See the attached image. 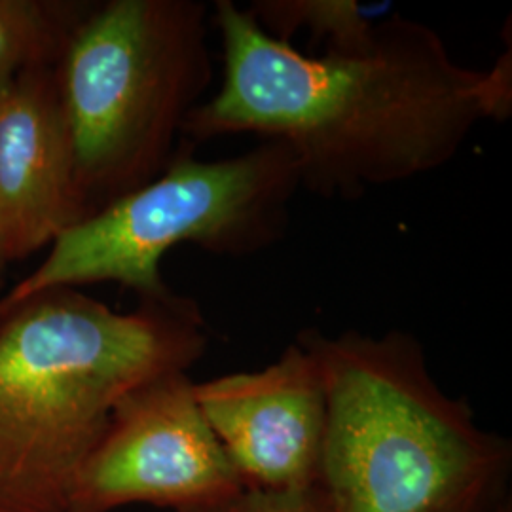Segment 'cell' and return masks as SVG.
<instances>
[{"label": "cell", "mask_w": 512, "mask_h": 512, "mask_svg": "<svg viewBox=\"0 0 512 512\" xmlns=\"http://www.w3.org/2000/svg\"><path fill=\"white\" fill-rule=\"evenodd\" d=\"M224 76L194 110L183 145L256 135L293 152L300 188L357 200L450 164L486 120L512 110L511 50L459 65L435 29L393 14L357 54H304L268 37L247 8L217 0Z\"/></svg>", "instance_id": "cell-1"}, {"label": "cell", "mask_w": 512, "mask_h": 512, "mask_svg": "<svg viewBox=\"0 0 512 512\" xmlns=\"http://www.w3.org/2000/svg\"><path fill=\"white\" fill-rule=\"evenodd\" d=\"M207 344L200 306L173 291L122 313L61 287L0 313V512H67L118 401Z\"/></svg>", "instance_id": "cell-2"}, {"label": "cell", "mask_w": 512, "mask_h": 512, "mask_svg": "<svg viewBox=\"0 0 512 512\" xmlns=\"http://www.w3.org/2000/svg\"><path fill=\"white\" fill-rule=\"evenodd\" d=\"M296 338L327 385L317 488L330 512H497L509 501L511 442L442 391L412 334Z\"/></svg>", "instance_id": "cell-3"}, {"label": "cell", "mask_w": 512, "mask_h": 512, "mask_svg": "<svg viewBox=\"0 0 512 512\" xmlns=\"http://www.w3.org/2000/svg\"><path fill=\"white\" fill-rule=\"evenodd\" d=\"M200 0L95 2L55 74L88 219L156 179L213 82Z\"/></svg>", "instance_id": "cell-4"}, {"label": "cell", "mask_w": 512, "mask_h": 512, "mask_svg": "<svg viewBox=\"0 0 512 512\" xmlns=\"http://www.w3.org/2000/svg\"><path fill=\"white\" fill-rule=\"evenodd\" d=\"M298 190L293 152L279 141L211 162L181 145L156 179L59 234L37 270L0 296V313L50 289L95 283L162 296L171 289L160 264L173 247L190 243L230 258L262 253L285 236Z\"/></svg>", "instance_id": "cell-5"}, {"label": "cell", "mask_w": 512, "mask_h": 512, "mask_svg": "<svg viewBox=\"0 0 512 512\" xmlns=\"http://www.w3.org/2000/svg\"><path fill=\"white\" fill-rule=\"evenodd\" d=\"M196 403L188 372L131 389L74 478L67 512H112L147 503L207 512L243 492Z\"/></svg>", "instance_id": "cell-6"}, {"label": "cell", "mask_w": 512, "mask_h": 512, "mask_svg": "<svg viewBox=\"0 0 512 512\" xmlns=\"http://www.w3.org/2000/svg\"><path fill=\"white\" fill-rule=\"evenodd\" d=\"M196 403L245 490L317 488L327 431V385L296 338L272 365L194 384Z\"/></svg>", "instance_id": "cell-7"}, {"label": "cell", "mask_w": 512, "mask_h": 512, "mask_svg": "<svg viewBox=\"0 0 512 512\" xmlns=\"http://www.w3.org/2000/svg\"><path fill=\"white\" fill-rule=\"evenodd\" d=\"M84 220L55 67L0 92V274Z\"/></svg>", "instance_id": "cell-8"}, {"label": "cell", "mask_w": 512, "mask_h": 512, "mask_svg": "<svg viewBox=\"0 0 512 512\" xmlns=\"http://www.w3.org/2000/svg\"><path fill=\"white\" fill-rule=\"evenodd\" d=\"M260 29L277 42L308 33L323 54H357L372 46L389 4L368 6L357 0H256L249 8Z\"/></svg>", "instance_id": "cell-9"}, {"label": "cell", "mask_w": 512, "mask_h": 512, "mask_svg": "<svg viewBox=\"0 0 512 512\" xmlns=\"http://www.w3.org/2000/svg\"><path fill=\"white\" fill-rule=\"evenodd\" d=\"M95 2L0 0V92L19 76L57 67Z\"/></svg>", "instance_id": "cell-10"}, {"label": "cell", "mask_w": 512, "mask_h": 512, "mask_svg": "<svg viewBox=\"0 0 512 512\" xmlns=\"http://www.w3.org/2000/svg\"><path fill=\"white\" fill-rule=\"evenodd\" d=\"M207 512H330L319 488L304 492L243 490L238 497Z\"/></svg>", "instance_id": "cell-11"}, {"label": "cell", "mask_w": 512, "mask_h": 512, "mask_svg": "<svg viewBox=\"0 0 512 512\" xmlns=\"http://www.w3.org/2000/svg\"><path fill=\"white\" fill-rule=\"evenodd\" d=\"M497 512H512L511 501H507V503H505V505H503V507H501Z\"/></svg>", "instance_id": "cell-12"}, {"label": "cell", "mask_w": 512, "mask_h": 512, "mask_svg": "<svg viewBox=\"0 0 512 512\" xmlns=\"http://www.w3.org/2000/svg\"><path fill=\"white\" fill-rule=\"evenodd\" d=\"M0 277H2V274H0Z\"/></svg>", "instance_id": "cell-13"}]
</instances>
